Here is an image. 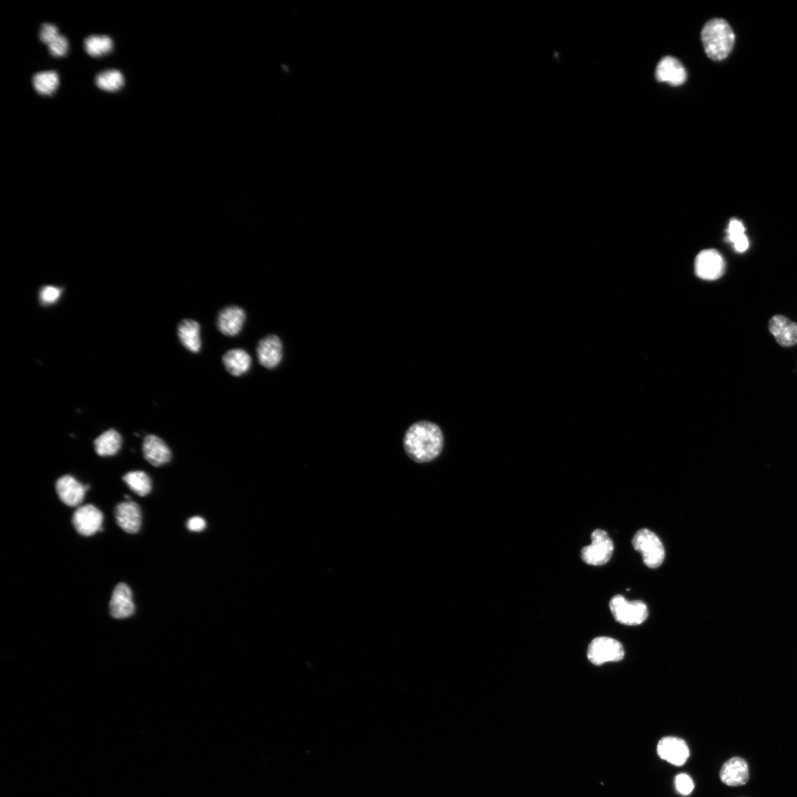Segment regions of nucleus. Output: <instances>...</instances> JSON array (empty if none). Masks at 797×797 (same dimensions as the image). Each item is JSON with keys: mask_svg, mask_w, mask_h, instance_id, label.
Masks as SVG:
<instances>
[{"mask_svg": "<svg viewBox=\"0 0 797 797\" xmlns=\"http://www.w3.org/2000/svg\"><path fill=\"white\" fill-rule=\"evenodd\" d=\"M444 437L440 427L429 421H419L407 429L404 437V449L413 461L430 462L442 451Z\"/></svg>", "mask_w": 797, "mask_h": 797, "instance_id": "obj_1", "label": "nucleus"}, {"mask_svg": "<svg viewBox=\"0 0 797 797\" xmlns=\"http://www.w3.org/2000/svg\"><path fill=\"white\" fill-rule=\"evenodd\" d=\"M702 40L708 57L715 61H722L731 53L735 35L724 19L713 18L703 28Z\"/></svg>", "mask_w": 797, "mask_h": 797, "instance_id": "obj_2", "label": "nucleus"}, {"mask_svg": "<svg viewBox=\"0 0 797 797\" xmlns=\"http://www.w3.org/2000/svg\"><path fill=\"white\" fill-rule=\"evenodd\" d=\"M633 547L643 556L645 565L651 569H657L663 565L665 552L662 541L647 529L638 530L633 537Z\"/></svg>", "mask_w": 797, "mask_h": 797, "instance_id": "obj_3", "label": "nucleus"}, {"mask_svg": "<svg viewBox=\"0 0 797 797\" xmlns=\"http://www.w3.org/2000/svg\"><path fill=\"white\" fill-rule=\"evenodd\" d=\"M611 611L620 624L638 626L648 617L647 606L641 601H628L624 596L616 595L610 601Z\"/></svg>", "mask_w": 797, "mask_h": 797, "instance_id": "obj_4", "label": "nucleus"}, {"mask_svg": "<svg viewBox=\"0 0 797 797\" xmlns=\"http://www.w3.org/2000/svg\"><path fill=\"white\" fill-rule=\"evenodd\" d=\"M592 540L591 545L582 550V560L591 566L605 565L614 553L612 540L606 531L597 530L592 535Z\"/></svg>", "mask_w": 797, "mask_h": 797, "instance_id": "obj_5", "label": "nucleus"}, {"mask_svg": "<svg viewBox=\"0 0 797 797\" xmlns=\"http://www.w3.org/2000/svg\"><path fill=\"white\" fill-rule=\"evenodd\" d=\"M588 658L594 665L619 662L625 656V650L619 641L611 637L594 638L588 649Z\"/></svg>", "mask_w": 797, "mask_h": 797, "instance_id": "obj_6", "label": "nucleus"}, {"mask_svg": "<svg viewBox=\"0 0 797 797\" xmlns=\"http://www.w3.org/2000/svg\"><path fill=\"white\" fill-rule=\"evenodd\" d=\"M103 513L91 504L84 505L73 513L72 523L77 533L92 536L102 529Z\"/></svg>", "mask_w": 797, "mask_h": 797, "instance_id": "obj_7", "label": "nucleus"}, {"mask_svg": "<svg viewBox=\"0 0 797 797\" xmlns=\"http://www.w3.org/2000/svg\"><path fill=\"white\" fill-rule=\"evenodd\" d=\"M725 262L717 250H705L700 252L695 260V272L699 278L714 281L724 274Z\"/></svg>", "mask_w": 797, "mask_h": 797, "instance_id": "obj_8", "label": "nucleus"}, {"mask_svg": "<svg viewBox=\"0 0 797 797\" xmlns=\"http://www.w3.org/2000/svg\"><path fill=\"white\" fill-rule=\"evenodd\" d=\"M657 754L660 758L672 765L682 766L686 764L690 756V750L682 738L665 737L659 741Z\"/></svg>", "mask_w": 797, "mask_h": 797, "instance_id": "obj_9", "label": "nucleus"}, {"mask_svg": "<svg viewBox=\"0 0 797 797\" xmlns=\"http://www.w3.org/2000/svg\"><path fill=\"white\" fill-rule=\"evenodd\" d=\"M117 523L129 534L138 533L141 528L142 513L138 503L132 501L119 503L114 509Z\"/></svg>", "mask_w": 797, "mask_h": 797, "instance_id": "obj_10", "label": "nucleus"}, {"mask_svg": "<svg viewBox=\"0 0 797 797\" xmlns=\"http://www.w3.org/2000/svg\"><path fill=\"white\" fill-rule=\"evenodd\" d=\"M769 333L783 348L797 344V323L783 315H775L769 321Z\"/></svg>", "mask_w": 797, "mask_h": 797, "instance_id": "obj_11", "label": "nucleus"}, {"mask_svg": "<svg viewBox=\"0 0 797 797\" xmlns=\"http://www.w3.org/2000/svg\"><path fill=\"white\" fill-rule=\"evenodd\" d=\"M656 77L659 82H665L671 86L678 87L685 83L688 75L685 68L677 58L666 56L658 64Z\"/></svg>", "mask_w": 797, "mask_h": 797, "instance_id": "obj_12", "label": "nucleus"}, {"mask_svg": "<svg viewBox=\"0 0 797 797\" xmlns=\"http://www.w3.org/2000/svg\"><path fill=\"white\" fill-rule=\"evenodd\" d=\"M55 491L58 498L67 506L72 508L79 506L82 503L87 492L85 486L70 475L57 480Z\"/></svg>", "mask_w": 797, "mask_h": 797, "instance_id": "obj_13", "label": "nucleus"}, {"mask_svg": "<svg viewBox=\"0 0 797 797\" xmlns=\"http://www.w3.org/2000/svg\"><path fill=\"white\" fill-rule=\"evenodd\" d=\"M131 589L121 582L114 589L109 604V612L114 619H125L134 614L135 606Z\"/></svg>", "mask_w": 797, "mask_h": 797, "instance_id": "obj_14", "label": "nucleus"}, {"mask_svg": "<svg viewBox=\"0 0 797 797\" xmlns=\"http://www.w3.org/2000/svg\"><path fill=\"white\" fill-rule=\"evenodd\" d=\"M722 781L728 786H741L749 780V769L744 758L734 756L727 761L720 771Z\"/></svg>", "mask_w": 797, "mask_h": 797, "instance_id": "obj_15", "label": "nucleus"}, {"mask_svg": "<svg viewBox=\"0 0 797 797\" xmlns=\"http://www.w3.org/2000/svg\"><path fill=\"white\" fill-rule=\"evenodd\" d=\"M245 319V312L242 308L237 306H227L219 314L218 326L223 335L236 336L240 333Z\"/></svg>", "mask_w": 797, "mask_h": 797, "instance_id": "obj_16", "label": "nucleus"}, {"mask_svg": "<svg viewBox=\"0 0 797 797\" xmlns=\"http://www.w3.org/2000/svg\"><path fill=\"white\" fill-rule=\"evenodd\" d=\"M260 363L267 368H274L279 365L283 357L282 341L277 336L263 338L257 347Z\"/></svg>", "mask_w": 797, "mask_h": 797, "instance_id": "obj_17", "label": "nucleus"}, {"mask_svg": "<svg viewBox=\"0 0 797 797\" xmlns=\"http://www.w3.org/2000/svg\"><path fill=\"white\" fill-rule=\"evenodd\" d=\"M143 453L146 460L154 466H163L171 459V451L167 444L154 435H149L144 439Z\"/></svg>", "mask_w": 797, "mask_h": 797, "instance_id": "obj_18", "label": "nucleus"}, {"mask_svg": "<svg viewBox=\"0 0 797 797\" xmlns=\"http://www.w3.org/2000/svg\"><path fill=\"white\" fill-rule=\"evenodd\" d=\"M178 337L183 346L193 353L201 348L200 326L193 320L182 321L178 326Z\"/></svg>", "mask_w": 797, "mask_h": 797, "instance_id": "obj_19", "label": "nucleus"}, {"mask_svg": "<svg viewBox=\"0 0 797 797\" xmlns=\"http://www.w3.org/2000/svg\"><path fill=\"white\" fill-rule=\"evenodd\" d=\"M223 360L227 371L236 377L247 373L252 362L250 355L241 348L230 350L224 355Z\"/></svg>", "mask_w": 797, "mask_h": 797, "instance_id": "obj_20", "label": "nucleus"}, {"mask_svg": "<svg viewBox=\"0 0 797 797\" xmlns=\"http://www.w3.org/2000/svg\"><path fill=\"white\" fill-rule=\"evenodd\" d=\"M95 85L97 87L105 92H118L125 85V77L119 69H105L95 75Z\"/></svg>", "mask_w": 797, "mask_h": 797, "instance_id": "obj_21", "label": "nucleus"}, {"mask_svg": "<svg viewBox=\"0 0 797 797\" xmlns=\"http://www.w3.org/2000/svg\"><path fill=\"white\" fill-rule=\"evenodd\" d=\"M83 46L85 52L94 58H100L109 54L114 49L112 38L107 34H90L84 38Z\"/></svg>", "mask_w": 797, "mask_h": 797, "instance_id": "obj_22", "label": "nucleus"}, {"mask_svg": "<svg viewBox=\"0 0 797 797\" xmlns=\"http://www.w3.org/2000/svg\"><path fill=\"white\" fill-rule=\"evenodd\" d=\"M34 90L42 96H50L60 85V77L56 70H50L35 73L31 77Z\"/></svg>", "mask_w": 797, "mask_h": 797, "instance_id": "obj_23", "label": "nucleus"}, {"mask_svg": "<svg viewBox=\"0 0 797 797\" xmlns=\"http://www.w3.org/2000/svg\"><path fill=\"white\" fill-rule=\"evenodd\" d=\"M94 445L95 452L99 456H114L122 448V437L119 432L110 429L97 438L95 440Z\"/></svg>", "mask_w": 797, "mask_h": 797, "instance_id": "obj_24", "label": "nucleus"}, {"mask_svg": "<svg viewBox=\"0 0 797 797\" xmlns=\"http://www.w3.org/2000/svg\"><path fill=\"white\" fill-rule=\"evenodd\" d=\"M123 480L131 491L139 496L144 497L151 491V481L143 471L129 472L123 477Z\"/></svg>", "mask_w": 797, "mask_h": 797, "instance_id": "obj_25", "label": "nucleus"}, {"mask_svg": "<svg viewBox=\"0 0 797 797\" xmlns=\"http://www.w3.org/2000/svg\"><path fill=\"white\" fill-rule=\"evenodd\" d=\"M746 228L743 223L737 219L731 220L728 232V240L733 243L734 249L739 252H745L749 246V240L745 235Z\"/></svg>", "mask_w": 797, "mask_h": 797, "instance_id": "obj_26", "label": "nucleus"}, {"mask_svg": "<svg viewBox=\"0 0 797 797\" xmlns=\"http://www.w3.org/2000/svg\"><path fill=\"white\" fill-rule=\"evenodd\" d=\"M65 288L55 285H43L38 291V301L43 306H50L60 301Z\"/></svg>", "mask_w": 797, "mask_h": 797, "instance_id": "obj_27", "label": "nucleus"}, {"mask_svg": "<svg viewBox=\"0 0 797 797\" xmlns=\"http://www.w3.org/2000/svg\"><path fill=\"white\" fill-rule=\"evenodd\" d=\"M47 46L53 57L63 58L68 53L69 41L65 35L60 33Z\"/></svg>", "mask_w": 797, "mask_h": 797, "instance_id": "obj_28", "label": "nucleus"}, {"mask_svg": "<svg viewBox=\"0 0 797 797\" xmlns=\"http://www.w3.org/2000/svg\"><path fill=\"white\" fill-rule=\"evenodd\" d=\"M60 31L56 25L50 23H44L38 28V38L41 43L47 46L55 38Z\"/></svg>", "mask_w": 797, "mask_h": 797, "instance_id": "obj_29", "label": "nucleus"}, {"mask_svg": "<svg viewBox=\"0 0 797 797\" xmlns=\"http://www.w3.org/2000/svg\"><path fill=\"white\" fill-rule=\"evenodd\" d=\"M677 791L683 795H689L694 789V783L691 777L686 774H680L675 780Z\"/></svg>", "mask_w": 797, "mask_h": 797, "instance_id": "obj_30", "label": "nucleus"}, {"mask_svg": "<svg viewBox=\"0 0 797 797\" xmlns=\"http://www.w3.org/2000/svg\"><path fill=\"white\" fill-rule=\"evenodd\" d=\"M206 528V522L201 517H193L187 522V528L191 532H202Z\"/></svg>", "mask_w": 797, "mask_h": 797, "instance_id": "obj_31", "label": "nucleus"}]
</instances>
